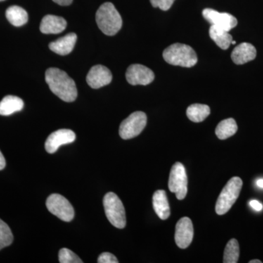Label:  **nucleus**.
Here are the masks:
<instances>
[{
  "label": "nucleus",
  "instance_id": "f257e3e1",
  "mask_svg": "<svg viewBox=\"0 0 263 263\" xmlns=\"http://www.w3.org/2000/svg\"><path fill=\"white\" fill-rule=\"evenodd\" d=\"M46 81L52 92L67 103L75 101L78 96L75 81L65 71L51 67L46 72Z\"/></svg>",
  "mask_w": 263,
  "mask_h": 263
},
{
  "label": "nucleus",
  "instance_id": "f03ea898",
  "mask_svg": "<svg viewBox=\"0 0 263 263\" xmlns=\"http://www.w3.org/2000/svg\"><path fill=\"white\" fill-rule=\"evenodd\" d=\"M96 22L100 30L108 36H114L122 27V18L113 3H105L96 13Z\"/></svg>",
  "mask_w": 263,
  "mask_h": 263
},
{
  "label": "nucleus",
  "instance_id": "7ed1b4c3",
  "mask_svg": "<svg viewBox=\"0 0 263 263\" xmlns=\"http://www.w3.org/2000/svg\"><path fill=\"white\" fill-rule=\"evenodd\" d=\"M164 60L170 65L192 67L196 65L197 57L193 48L182 43H174L163 51Z\"/></svg>",
  "mask_w": 263,
  "mask_h": 263
},
{
  "label": "nucleus",
  "instance_id": "20e7f679",
  "mask_svg": "<svg viewBox=\"0 0 263 263\" xmlns=\"http://www.w3.org/2000/svg\"><path fill=\"white\" fill-rule=\"evenodd\" d=\"M242 186L243 181L240 178L233 177L229 180L218 197L215 207L216 214L224 215L229 212L239 197Z\"/></svg>",
  "mask_w": 263,
  "mask_h": 263
},
{
  "label": "nucleus",
  "instance_id": "39448f33",
  "mask_svg": "<svg viewBox=\"0 0 263 263\" xmlns=\"http://www.w3.org/2000/svg\"><path fill=\"white\" fill-rule=\"evenodd\" d=\"M105 215L110 224L119 229L125 228L126 213L124 205L119 197L114 193H108L103 199Z\"/></svg>",
  "mask_w": 263,
  "mask_h": 263
},
{
  "label": "nucleus",
  "instance_id": "423d86ee",
  "mask_svg": "<svg viewBox=\"0 0 263 263\" xmlns=\"http://www.w3.org/2000/svg\"><path fill=\"white\" fill-rule=\"evenodd\" d=\"M147 117L142 111L134 112L124 119L119 127V136L122 139L128 140L139 136L146 127Z\"/></svg>",
  "mask_w": 263,
  "mask_h": 263
},
{
  "label": "nucleus",
  "instance_id": "0eeeda50",
  "mask_svg": "<svg viewBox=\"0 0 263 263\" xmlns=\"http://www.w3.org/2000/svg\"><path fill=\"white\" fill-rule=\"evenodd\" d=\"M188 180L186 169L181 162H176L170 173L168 188L178 200H183L187 194Z\"/></svg>",
  "mask_w": 263,
  "mask_h": 263
},
{
  "label": "nucleus",
  "instance_id": "6e6552de",
  "mask_svg": "<svg viewBox=\"0 0 263 263\" xmlns=\"http://www.w3.org/2000/svg\"><path fill=\"white\" fill-rule=\"evenodd\" d=\"M46 207L52 214L62 221H72L75 215L73 207L70 202L59 194H53L48 197Z\"/></svg>",
  "mask_w": 263,
  "mask_h": 263
},
{
  "label": "nucleus",
  "instance_id": "1a4fd4ad",
  "mask_svg": "<svg viewBox=\"0 0 263 263\" xmlns=\"http://www.w3.org/2000/svg\"><path fill=\"white\" fill-rule=\"evenodd\" d=\"M202 15L212 26L228 32L238 24V21L233 15L228 13H219L211 8L202 10Z\"/></svg>",
  "mask_w": 263,
  "mask_h": 263
},
{
  "label": "nucleus",
  "instance_id": "9d476101",
  "mask_svg": "<svg viewBox=\"0 0 263 263\" xmlns=\"http://www.w3.org/2000/svg\"><path fill=\"white\" fill-rule=\"evenodd\" d=\"M155 73L146 66L135 64L128 67L126 72V79L129 84L146 86L155 80Z\"/></svg>",
  "mask_w": 263,
  "mask_h": 263
},
{
  "label": "nucleus",
  "instance_id": "9b49d317",
  "mask_svg": "<svg viewBox=\"0 0 263 263\" xmlns=\"http://www.w3.org/2000/svg\"><path fill=\"white\" fill-rule=\"evenodd\" d=\"M194 228L191 219L188 217L180 219L176 226L175 241L181 249L187 248L193 240Z\"/></svg>",
  "mask_w": 263,
  "mask_h": 263
},
{
  "label": "nucleus",
  "instance_id": "f8f14e48",
  "mask_svg": "<svg viewBox=\"0 0 263 263\" xmlns=\"http://www.w3.org/2000/svg\"><path fill=\"white\" fill-rule=\"evenodd\" d=\"M76 134L70 129H62L51 133L45 143L46 152L53 154L62 145L69 144L76 141Z\"/></svg>",
  "mask_w": 263,
  "mask_h": 263
},
{
  "label": "nucleus",
  "instance_id": "ddd939ff",
  "mask_svg": "<svg viewBox=\"0 0 263 263\" xmlns=\"http://www.w3.org/2000/svg\"><path fill=\"white\" fill-rule=\"evenodd\" d=\"M112 79L110 70L105 66L98 65L91 67L86 76V82L92 89H100L110 84Z\"/></svg>",
  "mask_w": 263,
  "mask_h": 263
},
{
  "label": "nucleus",
  "instance_id": "4468645a",
  "mask_svg": "<svg viewBox=\"0 0 263 263\" xmlns=\"http://www.w3.org/2000/svg\"><path fill=\"white\" fill-rule=\"evenodd\" d=\"M257 56V50L253 45L243 43L236 46L232 52L231 59L235 65H243L252 61Z\"/></svg>",
  "mask_w": 263,
  "mask_h": 263
},
{
  "label": "nucleus",
  "instance_id": "2eb2a0df",
  "mask_svg": "<svg viewBox=\"0 0 263 263\" xmlns=\"http://www.w3.org/2000/svg\"><path fill=\"white\" fill-rule=\"evenodd\" d=\"M67 27V22L62 17L47 15L41 21L40 29L43 34H59Z\"/></svg>",
  "mask_w": 263,
  "mask_h": 263
},
{
  "label": "nucleus",
  "instance_id": "dca6fc26",
  "mask_svg": "<svg viewBox=\"0 0 263 263\" xmlns=\"http://www.w3.org/2000/svg\"><path fill=\"white\" fill-rule=\"evenodd\" d=\"M76 41H77L76 34L70 33L50 43L49 48L57 54L65 56L72 51L75 47Z\"/></svg>",
  "mask_w": 263,
  "mask_h": 263
},
{
  "label": "nucleus",
  "instance_id": "f3484780",
  "mask_svg": "<svg viewBox=\"0 0 263 263\" xmlns=\"http://www.w3.org/2000/svg\"><path fill=\"white\" fill-rule=\"evenodd\" d=\"M153 206L156 214L162 220H166L171 216L168 200L164 190H157L154 194Z\"/></svg>",
  "mask_w": 263,
  "mask_h": 263
},
{
  "label": "nucleus",
  "instance_id": "a211bd4d",
  "mask_svg": "<svg viewBox=\"0 0 263 263\" xmlns=\"http://www.w3.org/2000/svg\"><path fill=\"white\" fill-rule=\"evenodd\" d=\"M24 108L22 99L13 95H8L0 102V115L10 116L15 112L21 111Z\"/></svg>",
  "mask_w": 263,
  "mask_h": 263
},
{
  "label": "nucleus",
  "instance_id": "6ab92c4d",
  "mask_svg": "<svg viewBox=\"0 0 263 263\" xmlns=\"http://www.w3.org/2000/svg\"><path fill=\"white\" fill-rule=\"evenodd\" d=\"M6 18L12 25L22 27L28 22V13L24 8L17 5L10 7L6 10Z\"/></svg>",
  "mask_w": 263,
  "mask_h": 263
},
{
  "label": "nucleus",
  "instance_id": "aec40b11",
  "mask_svg": "<svg viewBox=\"0 0 263 263\" xmlns=\"http://www.w3.org/2000/svg\"><path fill=\"white\" fill-rule=\"evenodd\" d=\"M209 35L216 44L223 50L228 49L233 41V37L229 32L212 25L209 29Z\"/></svg>",
  "mask_w": 263,
  "mask_h": 263
},
{
  "label": "nucleus",
  "instance_id": "412c9836",
  "mask_svg": "<svg viewBox=\"0 0 263 263\" xmlns=\"http://www.w3.org/2000/svg\"><path fill=\"white\" fill-rule=\"evenodd\" d=\"M210 114L211 109L209 105L203 104H193L186 110V116L190 120L195 123L202 122Z\"/></svg>",
  "mask_w": 263,
  "mask_h": 263
},
{
  "label": "nucleus",
  "instance_id": "4be33fe9",
  "mask_svg": "<svg viewBox=\"0 0 263 263\" xmlns=\"http://www.w3.org/2000/svg\"><path fill=\"white\" fill-rule=\"evenodd\" d=\"M238 130V126L235 119H224L221 121L216 128V135L218 138L220 140L228 139V138L234 136Z\"/></svg>",
  "mask_w": 263,
  "mask_h": 263
},
{
  "label": "nucleus",
  "instance_id": "5701e85b",
  "mask_svg": "<svg viewBox=\"0 0 263 263\" xmlns=\"http://www.w3.org/2000/svg\"><path fill=\"white\" fill-rule=\"evenodd\" d=\"M240 256V248L238 240L233 238L227 243L224 252V263L238 262Z\"/></svg>",
  "mask_w": 263,
  "mask_h": 263
},
{
  "label": "nucleus",
  "instance_id": "b1692460",
  "mask_svg": "<svg viewBox=\"0 0 263 263\" xmlns=\"http://www.w3.org/2000/svg\"><path fill=\"white\" fill-rule=\"evenodd\" d=\"M13 241V235L9 226L0 219V250L11 245Z\"/></svg>",
  "mask_w": 263,
  "mask_h": 263
},
{
  "label": "nucleus",
  "instance_id": "393cba45",
  "mask_svg": "<svg viewBox=\"0 0 263 263\" xmlns=\"http://www.w3.org/2000/svg\"><path fill=\"white\" fill-rule=\"evenodd\" d=\"M59 260L61 263H83L77 254L67 248L62 249L59 253Z\"/></svg>",
  "mask_w": 263,
  "mask_h": 263
},
{
  "label": "nucleus",
  "instance_id": "a878e982",
  "mask_svg": "<svg viewBox=\"0 0 263 263\" xmlns=\"http://www.w3.org/2000/svg\"><path fill=\"white\" fill-rule=\"evenodd\" d=\"M175 0H150L151 4L155 8H159L162 10H168L174 4Z\"/></svg>",
  "mask_w": 263,
  "mask_h": 263
},
{
  "label": "nucleus",
  "instance_id": "bb28decb",
  "mask_svg": "<svg viewBox=\"0 0 263 263\" xmlns=\"http://www.w3.org/2000/svg\"><path fill=\"white\" fill-rule=\"evenodd\" d=\"M98 263H119L117 257L113 254L109 252H104L99 256Z\"/></svg>",
  "mask_w": 263,
  "mask_h": 263
},
{
  "label": "nucleus",
  "instance_id": "cd10ccee",
  "mask_svg": "<svg viewBox=\"0 0 263 263\" xmlns=\"http://www.w3.org/2000/svg\"><path fill=\"white\" fill-rule=\"evenodd\" d=\"M250 205L254 210L257 211V212H260L262 209V205L260 203V202L257 201V200H252L250 202Z\"/></svg>",
  "mask_w": 263,
  "mask_h": 263
},
{
  "label": "nucleus",
  "instance_id": "c85d7f7f",
  "mask_svg": "<svg viewBox=\"0 0 263 263\" xmlns=\"http://www.w3.org/2000/svg\"><path fill=\"white\" fill-rule=\"evenodd\" d=\"M57 4L62 5V6H67L72 4V0H53Z\"/></svg>",
  "mask_w": 263,
  "mask_h": 263
},
{
  "label": "nucleus",
  "instance_id": "c756f323",
  "mask_svg": "<svg viewBox=\"0 0 263 263\" xmlns=\"http://www.w3.org/2000/svg\"><path fill=\"white\" fill-rule=\"evenodd\" d=\"M5 165H6V162H5L4 156H3L1 151H0V171L4 169Z\"/></svg>",
  "mask_w": 263,
  "mask_h": 263
},
{
  "label": "nucleus",
  "instance_id": "7c9ffc66",
  "mask_svg": "<svg viewBox=\"0 0 263 263\" xmlns=\"http://www.w3.org/2000/svg\"><path fill=\"white\" fill-rule=\"evenodd\" d=\"M257 185L259 187L263 189V179L257 180Z\"/></svg>",
  "mask_w": 263,
  "mask_h": 263
},
{
  "label": "nucleus",
  "instance_id": "2f4dec72",
  "mask_svg": "<svg viewBox=\"0 0 263 263\" xmlns=\"http://www.w3.org/2000/svg\"><path fill=\"white\" fill-rule=\"evenodd\" d=\"M249 263H262L260 260L259 259H252V260H250L249 262Z\"/></svg>",
  "mask_w": 263,
  "mask_h": 263
},
{
  "label": "nucleus",
  "instance_id": "473e14b6",
  "mask_svg": "<svg viewBox=\"0 0 263 263\" xmlns=\"http://www.w3.org/2000/svg\"><path fill=\"white\" fill-rule=\"evenodd\" d=\"M235 43H236V42H235V41H232V43H231V44L235 45Z\"/></svg>",
  "mask_w": 263,
  "mask_h": 263
},
{
  "label": "nucleus",
  "instance_id": "72a5a7b5",
  "mask_svg": "<svg viewBox=\"0 0 263 263\" xmlns=\"http://www.w3.org/2000/svg\"><path fill=\"white\" fill-rule=\"evenodd\" d=\"M4 1V0H0V2Z\"/></svg>",
  "mask_w": 263,
  "mask_h": 263
}]
</instances>
